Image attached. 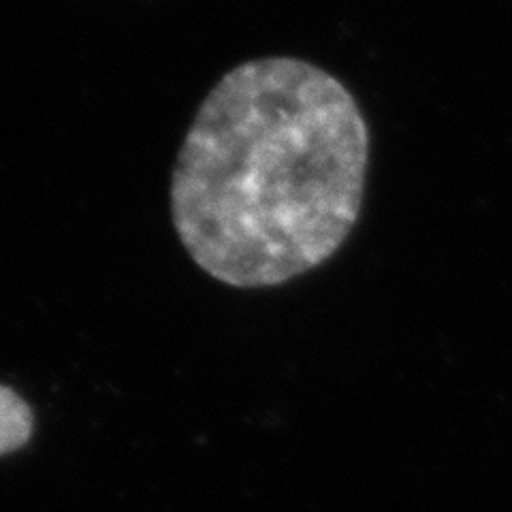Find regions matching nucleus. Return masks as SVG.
<instances>
[{"instance_id": "obj_1", "label": "nucleus", "mask_w": 512, "mask_h": 512, "mask_svg": "<svg viewBox=\"0 0 512 512\" xmlns=\"http://www.w3.org/2000/svg\"><path fill=\"white\" fill-rule=\"evenodd\" d=\"M370 128L312 62L239 64L205 96L171 178L173 227L207 276L269 288L327 263L355 229Z\"/></svg>"}, {"instance_id": "obj_2", "label": "nucleus", "mask_w": 512, "mask_h": 512, "mask_svg": "<svg viewBox=\"0 0 512 512\" xmlns=\"http://www.w3.org/2000/svg\"><path fill=\"white\" fill-rule=\"evenodd\" d=\"M35 434V414L22 395L0 384V457L20 451Z\"/></svg>"}]
</instances>
